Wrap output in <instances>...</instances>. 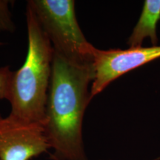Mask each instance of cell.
Wrapping results in <instances>:
<instances>
[{"instance_id":"1","label":"cell","mask_w":160,"mask_h":160,"mask_svg":"<svg viewBox=\"0 0 160 160\" xmlns=\"http://www.w3.org/2000/svg\"><path fill=\"white\" fill-rule=\"evenodd\" d=\"M93 77V65L72 63L54 51L44 126L51 160H88L82 124Z\"/></svg>"},{"instance_id":"2","label":"cell","mask_w":160,"mask_h":160,"mask_svg":"<svg viewBox=\"0 0 160 160\" xmlns=\"http://www.w3.org/2000/svg\"><path fill=\"white\" fill-rule=\"evenodd\" d=\"M28 48L25 62L13 71L7 100L9 116L27 123L45 126L46 108L53 65V45L42 28L33 10L26 8Z\"/></svg>"},{"instance_id":"3","label":"cell","mask_w":160,"mask_h":160,"mask_svg":"<svg viewBox=\"0 0 160 160\" xmlns=\"http://www.w3.org/2000/svg\"><path fill=\"white\" fill-rule=\"evenodd\" d=\"M42 28L59 53L72 63L93 65L96 48L84 35L78 23L73 0H29Z\"/></svg>"},{"instance_id":"4","label":"cell","mask_w":160,"mask_h":160,"mask_svg":"<svg viewBox=\"0 0 160 160\" xmlns=\"http://www.w3.org/2000/svg\"><path fill=\"white\" fill-rule=\"evenodd\" d=\"M93 56L94 77L91 87L92 99L121 76L160 58V45L125 50H99L96 48Z\"/></svg>"},{"instance_id":"5","label":"cell","mask_w":160,"mask_h":160,"mask_svg":"<svg viewBox=\"0 0 160 160\" xmlns=\"http://www.w3.org/2000/svg\"><path fill=\"white\" fill-rule=\"evenodd\" d=\"M50 149L44 125L0 113V160H31Z\"/></svg>"},{"instance_id":"6","label":"cell","mask_w":160,"mask_h":160,"mask_svg":"<svg viewBox=\"0 0 160 160\" xmlns=\"http://www.w3.org/2000/svg\"><path fill=\"white\" fill-rule=\"evenodd\" d=\"M160 20V0H145L137 25L128 40L129 48L142 47L147 38L153 45H157V23Z\"/></svg>"},{"instance_id":"7","label":"cell","mask_w":160,"mask_h":160,"mask_svg":"<svg viewBox=\"0 0 160 160\" xmlns=\"http://www.w3.org/2000/svg\"><path fill=\"white\" fill-rule=\"evenodd\" d=\"M8 0H0V32L13 33L16 25L12 19Z\"/></svg>"},{"instance_id":"8","label":"cell","mask_w":160,"mask_h":160,"mask_svg":"<svg viewBox=\"0 0 160 160\" xmlns=\"http://www.w3.org/2000/svg\"><path fill=\"white\" fill-rule=\"evenodd\" d=\"M12 73L9 66L0 68V100L7 99Z\"/></svg>"},{"instance_id":"9","label":"cell","mask_w":160,"mask_h":160,"mask_svg":"<svg viewBox=\"0 0 160 160\" xmlns=\"http://www.w3.org/2000/svg\"><path fill=\"white\" fill-rule=\"evenodd\" d=\"M2 45V42H0V45Z\"/></svg>"},{"instance_id":"10","label":"cell","mask_w":160,"mask_h":160,"mask_svg":"<svg viewBox=\"0 0 160 160\" xmlns=\"http://www.w3.org/2000/svg\"><path fill=\"white\" fill-rule=\"evenodd\" d=\"M100 160H103V159H100Z\"/></svg>"}]
</instances>
